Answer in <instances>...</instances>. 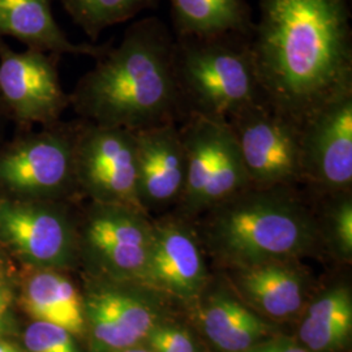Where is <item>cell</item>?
I'll return each instance as SVG.
<instances>
[{
	"instance_id": "9c48e42d",
	"label": "cell",
	"mask_w": 352,
	"mask_h": 352,
	"mask_svg": "<svg viewBox=\"0 0 352 352\" xmlns=\"http://www.w3.org/2000/svg\"><path fill=\"white\" fill-rule=\"evenodd\" d=\"M75 179L94 202L142 210L138 196L135 133L82 122L76 138Z\"/></svg>"
},
{
	"instance_id": "5bb4252c",
	"label": "cell",
	"mask_w": 352,
	"mask_h": 352,
	"mask_svg": "<svg viewBox=\"0 0 352 352\" xmlns=\"http://www.w3.org/2000/svg\"><path fill=\"white\" fill-rule=\"evenodd\" d=\"M0 240L38 270H64L78 260V235L62 209L45 204L0 201Z\"/></svg>"
},
{
	"instance_id": "d6986e66",
	"label": "cell",
	"mask_w": 352,
	"mask_h": 352,
	"mask_svg": "<svg viewBox=\"0 0 352 352\" xmlns=\"http://www.w3.org/2000/svg\"><path fill=\"white\" fill-rule=\"evenodd\" d=\"M299 343L311 352L346 349L352 336V291L347 282H334L314 291L302 309Z\"/></svg>"
},
{
	"instance_id": "6da1fadb",
	"label": "cell",
	"mask_w": 352,
	"mask_h": 352,
	"mask_svg": "<svg viewBox=\"0 0 352 352\" xmlns=\"http://www.w3.org/2000/svg\"><path fill=\"white\" fill-rule=\"evenodd\" d=\"M252 54L265 101L298 123L352 88L350 0H258Z\"/></svg>"
},
{
	"instance_id": "30bf717a",
	"label": "cell",
	"mask_w": 352,
	"mask_h": 352,
	"mask_svg": "<svg viewBox=\"0 0 352 352\" xmlns=\"http://www.w3.org/2000/svg\"><path fill=\"white\" fill-rule=\"evenodd\" d=\"M0 149V187L20 196L51 197L75 179V144L80 124H51Z\"/></svg>"
},
{
	"instance_id": "603a6c76",
	"label": "cell",
	"mask_w": 352,
	"mask_h": 352,
	"mask_svg": "<svg viewBox=\"0 0 352 352\" xmlns=\"http://www.w3.org/2000/svg\"><path fill=\"white\" fill-rule=\"evenodd\" d=\"M329 201L317 217L324 251L336 261H352L351 190L329 193Z\"/></svg>"
},
{
	"instance_id": "7402d4cb",
	"label": "cell",
	"mask_w": 352,
	"mask_h": 352,
	"mask_svg": "<svg viewBox=\"0 0 352 352\" xmlns=\"http://www.w3.org/2000/svg\"><path fill=\"white\" fill-rule=\"evenodd\" d=\"M160 0H62L65 12L91 42L110 26L126 23L154 8Z\"/></svg>"
},
{
	"instance_id": "484cf974",
	"label": "cell",
	"mask_w": 352,
	"mask_h": 352,
	"mask_svg": "<svg viewBox=\"0 0 352 352\" xmlns=\"http://www.w3.org/2000/svg\"><path fill=\"white\" fill-rule=\"evenodd\" d=\"M243 352H311L298 340L286 337H270Z\"/></svg>"
},
{
	"instance_id": "277c9868",
	"label": "cell",
	"mask_w": 352,
	"mask_h": 352,
	"mask_svg": "<svg viewBox=\"0 0 352 352\" xmlns=\"http://www.w3.org/2000/svg\"><path fill=\"white\" fill-rule=\"evenodd\" d=\"M174 71L186 118L228 120L265 100L248 36L175 37Z\"/></svg>"
},
{
	"instance_id": "44dd1931",
	"label": "cell",
	"mask_w": 352,
	"mask_h": 352,
	"mask_svg": "<svg viewBox=\"0 0 352 352\" xmlns=\"http://www.w3.org/2000/svg\"><path fill=\"white\" fill-rule=\"evenodd\" d=\"M175 37L241 34L252 37L254 21L245 0H168Z\"/></svg>"
},
{
	"instance_id": "83f0119b",
	"label": "cell",
	"mask_w": 352,
	"mask_h": 352,
	"mask_svg": "<svg viewBox=\"0 0 352 352\" xmlns=\"http://www.w3.org/2000/svg\"><path fill=\"white\" fill-rule=\"evenodd\" d=\"M0 352H20L14 346H12L11 343L8 342H4V340H0Z\"/></svg>"
},
{
	"instance_id": "f546056e",
	"label": "cell",
	"mask_w": 352,
	"mask_h": 352,
	"mask_svg": "<svg viewBox=\"0 0 352 352\" xmlns=\"http://www.w3.org/2000/svg\"><path fill=\"white\" fill-rule=\"evenodd\" d=\"M6 113V111H4V107H3V104H1V101H0V115H1V113Z\"/></svg>"
},
{
	"instance_id": "f1b7e54d",
	"label": "cell",
	"mask_w": 352,
	"mask_h": 352,
	"mask_svg": "<svg viewBox=\"0 0 352 352\" xmlns=\"http://www.w3.org/2000/svg\"><path fill=\"white\" fill-rule=\"evenodd\" d=\"M120 352H153L151 349L148 347V346H145V344H141V346H136V347H132V349H128V350H124V351Z\"/></svg>"
},
{
	"instance_id": "ac0fdd59",
	"label": "cell",
	"mask_w": 352,
	"mask_h": 352,
	"mask_svg": "<svg viewBox=\"0 0 352 352\" xmlns=\"http://www.w3.org/2000/svg\"><path fill=\"white\" fill-rule=\"evenodd\" d=\"M52 0H0V37L14 38L26 49L56 55H85L96 60L113 46L75 45L58 25L52 13Z\"/></svg>"
},
{
	"instance_id": "4fadbf2b",
	"label": "cell",
	"mask_w": 352,
	"mask_h": 352,
	"mask_svg": "<svg viewBox=\"0 0 352 352\" xmlns=\"http://www.w3.org/2000/svg\"><path fill=\"white\" fill-rule=\"evenodd\" d=\"M300 129L302 182L327 195L351 190L352 88L317 107Z\"/></svg>"
},
{
	"instance_id": "5b68a950",
	"label": "cell",
	"mask_w": 352,
	"mask_h": 352,
	"mask_svg": "<svg viewBox=\"0 0 352 352\" xmlns=\"http://www.w3.org/2000/svg\"><path fill=\"white\" fill-rule=\"evenodd\" d=\"M179 132L186 153V184L176 215L193 222L251 187V182L227 120L189 113Z\"/></svg>"
},
{
	"instance_id": "cb8c5ba5",
	"label": "cell",
	"mask_w": 352,
	"mask_h": 352,
	"mask_svg": "<svg viewBox=\"0 0 352 352\" xmlns=\"http://www.w3.org/2000/svg\"><path fill=\"white\" fill-rule=\"evenodd\" d=\"M24 343L29 352H81L72 333L45 321L26 327Z\"/></svg>"
},
{
	"instance_id": "9a60e30c",
	"label": "cell",
	"mask_w": 352,
	"mask_h": 352,
	"mask_svg": "<svg viewBox=\"0 0 352 352\" xmlns=\"http://www.w3.org/2000/svg\"><path fill=\"white\" fill-rule=\"evenodd\" d=\"M186 309L217 351L243 352L274 337L272 322L244 304L223 276L212 277Z\"/></svg>"
},
{
	"instance_id": "7a4b0ae2",
	"label": "cell",
	"mask_w": 352,
	"mask_h": 352,
	"mask_svg": "<svg viewBox=\"0 0 352 352\" xmlns=\"http://www.w3.org/2000/svg\"><path fill=\"white\" fill-rule=\"evenodd\" d=\"M174 46L175 36L161 19L133 21L78 80L69 103L85 122L132 132L184 120Z\"/></svg>"
},
{
	"instance_id": "ba28073f",
	"label": "cell",
	"mask_w": 352,
	"mask_h": 352,
	"mask_svg": "<svg viewBox=\"0 0 352 352\" xmlns=\"http://www.w3.org/2000/svg\"><path fill=\"white\" fill-rule=\"evenodd\" d=\"M78 235L91 277L141 282L151 254L153 219L142 210L94 202Z\"/></svg>"
},
{
	"instance_id": "d4e9b609",
	"label": "cell",
	"mask_w": 352,
	"mask_h": 352,
	"mask_svg": "<svg viewBox=\"0 0 352 352\" xmlns=\"http://www.w3.org/2000/svg\"><path fill=\"white\" fill-rule=\"evenodd\" d=\"M144 344L153 352H201L192 331L171 316L154 327Z\"/></svg>"
},
{
	"instance_id": "8992f818",
	"label": "cell",
	"mask_w": 352,
	"mask_h": 352,
	"mask_svg": "<svg viewBox=\"0 0 352 352\" xmlns=\"http://www.w3.org/2000/svg\"><path fill=\"white\" fill-rule=\"evenodd\" d=\"M82 294L85 333L93 352L141 346L154 327L171 316L173 302L140 282L91 277Z\"/></svg>"
},
{
	"instance_id": "4316f807",
	"label": "cell",
	"mask_w": 352,
	"mask_h": 352,
	"mask_svg": "<svg viewBox=\"0 0 352 352\" xmlns=\"http://www.w3.org/2000/svg\"><path fill=\"white\" fill-rule=\"evenodd\" d=\"M11 305V292L4 285L0 283V333L4 329L6 317Z\"/></svg>"
},
{
	"instance_id": "3957f363",
	"label": "cell",
	"mask_w": 352,
	"mask_h": 352,
	"mask_svg": "<svg viewBox=\"0 0 352 352\" xmlns=\"http://www.w3.org/2000/svg\"><path fill=\"white\" fill-rule=\"evenodd\" d=\"M192 223L222 270L325 253L315 212L287 187H248Z\"/></svg>"
},
{
	"instance_id": "ffe728a7",
	"label": "cell",
	"mask_w": 352,
	"mask_h": 352,
	"mask_svg": "<svg viewBox=\"0 0 352 352\" xmlns=\"http://www.w3.org/2000/svg\"><path fill=\"white\" fill-rule=\"evenodd\" d=\"M23 302L36 321L63 327L75 337L85 333L84 294L59 270H38L28 278Z\"/></svg>"
},
{
	"instance_id": "e0dca14e",
	"label": "cell",
	"mask_w": 352,
	"mask_h": 352,
	"mask_svg": "<svg viewBox=\"0 0 352 352\" xmlns=\"http://www.w3.org/2000/svg\"><path fill=\"white\" fill-rule=\"evenodd\" d=\"M138 196L146 214L177 204L186 184V153L179 123L135 131Z\"/></svg>"
},
{
	"instance_id": "52a82bcc",
	"label": "cell",
	"mask_w": 352,
	"mask_h": 352,
	"mask_svg": "<svg viewBox=\"0 0 352 352\" xmlns=\"http://www.w3.org/2000/svg\"><path fill=\"white\" fill-rule=\"evenodd\" d=\"M227 122L251 187L294 188L302 182L300 123L265 100L240 110Z\"/></svg>"
},
{
	"instance_id": "7c38bea8",
	"label": "cell",
	"mask_w": 352,
	"mask_h": 352,
	"mask_svg": "<svg viewBox=\"0 0 352 352\" xmlns=\"http://www.w3.org/2000/svg\"><path fill=\"white\" fill-rule=\"evenodd\" d=\"M206 253L192 222L179 215L153 219V241L142 285L186 308L212 279Z\"/></svg>"
},
{
	"instance_id": "8fae6325",
	"label": "cell",
	"mask_w": 352,
	"mask_h": 352,
	"mask_svg": "<svg viewBox=\"0 0 352 352\" xmlns=\"http://www.w3.org/2000/svg\"><path fill=\"white\" fill-rule=\"evenodd\" d=\"M60 55L14 51L0 37V101L20 124H55L69 103L59 77Z\"/></svg>"
},
{
	"instance_id": "2e32d148",
	"label": "cell",
	"mask_w": 352,
	"mask_h": 352,
	"mask_svg": "<svg viewBox=\"0 0 352 352\" xmlns=\"http://www.w3.org/2000/svg\"><path fill=\"white\" fill-rule=\"evenodd\" d=\"M231 289L252 311L266 320L300 315L314 294L309 272L300 261H273L223 270Z\"/></svg>"
}]
</instances>
